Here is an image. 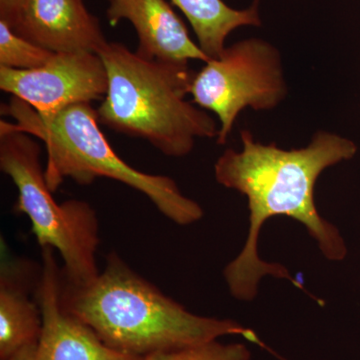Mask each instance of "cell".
<instances>
[{
	"label": "cell",
	"instance_id": "6da1fadb",
	"mask_svg": "<svg viewBox=\"0 0 360 360\" xmlns=\"http://www.w3.org/2000/svg\"><path fill=\"white\" fill-rule=\"evenodd\" d=\"M243 150L226 149L214 165L219 184L248 198L250 231L245 248L224 269L231 295L250 302L265 276L288 279L302 288L281 264L260 259L258 238L267 219L283 215L297 220L328 260H342L347 250L340 231L322 219L314 203V186L324 169L349 160L356 153L354 141L328 131H319L307 148H279L259 143L248 130H241Z\"/></svg>",
	"mask_w": 360,
	"mask_h": 360
},
{
	"label": "cell",
	"instance_id": "7a4b0ae2",
	"mask_svg": "<svg viewBox=\"0 0 360 360\" xmlns=\"http://www.w3.org/2000/svg\"><path fill=\"white\" fill-rule=\"evenodd\" d=\"M60 303L68 314L94 329L108 347L146 357L198 347L226 335L262 345L255 330L231 319L188 311L134 271L116 252L91 283L71 285L61 274Z\"/></svg>",
	"mask_w": 360,
	"mask_h": 360
},
{
	"label": "cell",
	"instance_id": "3957f363",
	"mask_svg": "<svg viewBox=\"0 0 360 360\" xmlns=\"http://www.w3.org/2000/svg\"><path fill=\"white\" fill-rule=\"evenodd\" d=\"M97 54L108 77L96 110L99 123L146 139L172 158L189 155L195 139L219 136L212 116L186 99L196 75L188 63L144 58L118 42H108Z\"/></svg>",
	"mask_w": 360,
	"mask_h": 360
},
{
	"label": "cell",
	"instance_id": "277c9868",
	"mask_svg": "<svg viewBox=\"0 0 360 360\" xmlns=\"http://www.w3.org/2000/svg\"><path fill=\"white\" fill-rule=\"evenodd\" d=\"M1 110L2 115L15 120L13 124L16 129L44 142L47 155L45 179L52 193L66 179L89 186L99 177H106L143 193L176 224H193L202 219L201 206L184 195L174 179L144 174L116 155L99 129L96 110L90 103L75 104L54 115H41L13 96Z\"/></svg>",
	"mask_w": 360,
	"mask_h": 360
},
{
	"label": "cell",
	"instance_id": "5b68a950",
	"mask_svg": "<svg viewBox=\"0 0 360 360\" xmlns=\"http://www.w3.org/2000/svg\"><path fill=\"white\" fill-rule=\"evenodd\" d=\"M40 153L32 135L16 129L13 122H0V169L18 188L15 210L30 219L40 248L49 246L63 258V281L84 285L101 272L96 264L101 239L96 210L84 200L56 202Z\"/></svg>",
	"mask_w": 360,
	"mask_h": 360
},
{
	"label": "cell",
	"instance_id": "8992f818",
	"mask_svg": "<svg viewBox=\"0 0 360 360\" xmlns=\"http://www.w3.org/2000/svg\"><path fill=\"white\" fill-rule=\"evenodd\" d=\"M191 94L194 103L212 111L220 122L217 143L224 144L239 113L276 108L288 94L278 49L260 39L225 47L196 73Z\"/></svg>",
	"mask_w": 360,
	"mask_h": 360
},
{
	"label": "cell",
	"instance_id": "52a82bcc",
	"mask_svg": "<svg viewBox=\"0 0 360 360\" xmlns=\"http://www.w3.org/2000/svg\"><path fill=\"white\" fill-rule=\"evenodd\" d=\"M0 89L25 101L39 115H51L105 97L108 77L97 53H54L49 63L34 70L0 66Z\"/></svg>",
	"mask_w": 360,
	"mask_h": 360
},
{
	"label": "cell",
	"instance_id": "ba28073f",
	"mask_svg": "<svg viewBox=\"0 0 360 360\" xmlns=\"http://www.w3.org/2000/svg\"><path fill=\"white\" fill-rule=\"evenodd\" d=\"M56 250L41 248V276L37 298L41 310V333L35 360H143L106 345L94 329L61 307V269Z\"/></svg>",
	"mask_w": 360,
	"mask_h": 360
},
{
	"label": "cell",
	"instance_id": "9c48e42d",
	"mask_svg": "<svg viewBox=\"0 0 360 360\" xmlns=\"http://www.w3.org/2000/svg\"><path fill=\"white\" fill-rule=\"evenodd\" d=\"M11 28L56 53H98L108 42L98 20L82 0H25Z\"/></svg>",
	"mask_w": 360,
	"mask_h": 360
},
{
	"label": "cell",
	"instance_id": "30bf717a",
	"mask_svg": "<svg viewBox=\"0 0 360 360\" xmlns=\"http://www.w3.org/2000/svg\"><path fill=\"white\" fill-rule=\"evenodd\" d=\"M106 18L112 26L122 20L134 25L139 37L135 52L142 58L168 63L210 60L165 0H112Z\"/></svg>",
	"mask_w": 360,
	"mask_h": 360
},
{
	"label": "cell",
	"instance_id": "8fae6325",
	"mask_svg": "<svg viewBox=\"0 0 360 360\" xmlns=\"http://www.w3.org/2000/svg\"><path fill=\"white\" fill-rule=\"evenodd\" d=\"M0 265V360L34 345L41 333V310L37 293L41 267L25 258L11 257L2 245Z\"/></svg>",
	"mask_w": 360,
	"mask_h": 360
},
{
	"label": "cell",
	"instance_id": "7c38bea8",
	"mask_svg": "<svg viewBox=\"0 0 360 360\" xmlns=\"http://www.w3.org/2000/svg\"><path fill=\"white\" fill-rule=\"evenodd\" d=\"M193 26L198 45L210 59L219 58L226 37L240 26H260L258 2L248 8H231L224 0H172Z\"/></svg>",
	"mask_w": 360,
	"mask_h": 360
},
{
	"label": "cell",
	"instance_id": "4fadbf2b",
	"mask_svg": "<svg viewBox=\"0 0 360 360\" xmlns=\"http://www.w3.org/2000/svg\"><path fill=\"white\" fill-rule=\"evenodd\" d=\"M54 53L23 39L6 23L0 21V66L13 70H34L49 63Z\"/></svg>",
	"mask_w": 360,
	"mask_h": 360
},
{
	"label": "cell",
	"instance_id": "5bb4252c",
	"mask_svg": "<svg viewBox=\"0 0 360 360\" xmlns=\"http://www.w3.org/2000/svg\"><path fill=\"white\" fill-rule=\"evenodd\" d=\"M250 348L243 343H221L219 340L198 347L161 352L143 360H250Z\"/></svg>",
	"mask_w": 360,
	"mask_h": 360
},
{
	"label": "cell",
	"instance_id": "9a60e30c",
	"mask_svg": "<svg viewBox=\"0 0 360 360\" xmlns=\"http://www.w3.org/2000/svg\"><path fill=\"white\" fill-rule=\"evenodd\" d=\"M25 0H0V21L13 27Z\"/></svg>",
	"mask_w": 360,
	"mask_h": 360
},
{
	"label": "cell",
	"instance_id": "2e32d148",
	"mask_svg": "<svg viewBox=\"0 0 360 360\" xmlns=\"http://www.w3.org/2000/svg\"><path fill=\"white\" fill-rule=\"evenodd\" d=\"M37 343L34 345H27V347L21 348L13 356L9 357L6 360H35V355H37Z\"/></svg>",
	"mask_w": 360,
	"mask_h": 360
},
{
	"label": "cell",
	"instance_id": "e0dca14e",
	"mask_svg": "<svg viewBox=\"0 0 360 360\" xmlns=\"http://www.w3.org/2000/svg\"><path fill=\"white\" fill-rule=\"evenodd\" d=\"M108 2H111V1H112V0H108Z\"/></svg>",
	"mask_w": 360,
	"mask_h": 360
}]
</instances>
